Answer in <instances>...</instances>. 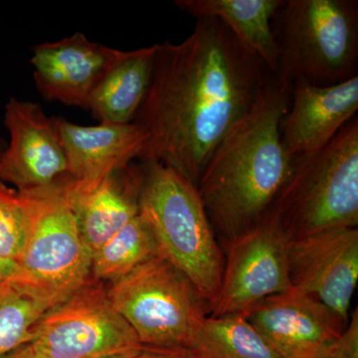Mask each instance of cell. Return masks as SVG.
I'll list each match as a JSON object with an SVG mask.
<instances>
[{"label": "cell", "mask_w": 358, "mask_h": 358, "mask_svg": "<svg viewBox=\"0 0 358 358\" xmlns=\"http://www.w3.org/2000/svg\"><path fill=\"white\" fill-rule=\"evenodd\" d=\"M271 74L216 18L196 20L180 43L157 44L150 88L134 121L147 134L141 162L171 167L196 187L219 143L248 114Z\"/></svg>", "instance_id": "obj_1"}, {"label": "cell", "mask_w": 358, "mask_h": 358, "mask_svg": "<svg viewBox=\"0 0 358 358\" xmlns=\"http://www.w3.org/2000/svg\"><path fill=\"white\" fill-rule=\"evenodd\" d=\"M294 83L271 74L248 114L219 143L197 185L216 236L227 245L255 227L291 173L281 124Z\"/></svg>", "instance_id": "obj_2"}, {"label": "cell", "mask_w": 358, "mask_h": 358, "mask_svg": "<svg viewBox=\"0 0 358 358\" xmlns=\"http://www.w3.org/2000/svg\"><path fill=\"white\" fill-rule=\"evenodd\" d=\"M266 217L288 241L358 225V117L324 148L293 159Z\"/></svg>", "instance_id": "obj_3"}, {"label": "cell", "mask_w": 358, "mask_h": 358, "mask_svg": "<svg viewBox=\"0 0 358 358\" xmlns=\"http://www.w3.org/2000/svg\"><path fill=\"white\" fill-rule=\"evenodd\" d=\"M140 214L160 252L212 306L217 299L224 254L197 188L171 167L141 162Z\"/></svg>", "instance_id": "obj_4"}, {"label": "cell", "mask_w": 358, "mask_h": 358, "mask_svg": "<svg viewBox=\"0 0 358 358\" xmlns=\"http://www.w3.org/2000/svg\"><path fill=\"white\" fill-rule=\"evenodd\" d=\"M66 180L20 192L27 209V232L13 274L6 279L46 312L91 279L93 256L66 197Z\"/></svg>", "instance_id": "obj_5"}, {"label": "cell", "mask_w": 358, "mask_h": 358, "mask_svg": "<svg viewBox=\"0 0 358 358\" xmlns=\"http://www.w3.org/2000/svg\"><path fill=\"white\" fill-rule=\"evenodd\" d=\"M272 26L275 74L320 86L358 76L357 0H282Z\"/></svg>", "instance_id": "obj_6"}, {"label": "cell", "mask_w": 358, "mask_h": 358, "mask_svg": "<svg viewBox=\"0 0 358 358\" xmlns=\"http://www.w3.org/2000/svg\"><path fill=\"white\" fill-rule=\"evenodd\" d=\"M108 294L148 350L185 348L193 329L210 313L192 282L162 252L113 282Z\"/></svg>", "instance_id": "obj_7"}, {"label": "cell", "mask_w": 358, "mask_h": 358, "mask_svg": "<svg viewBox=\"0 0 358 358\" xmlns=\"http://www.w3.org/2000/svg\"><path fill=\"white\" fill-rule=\"evenodd\" d=\"M29 345L39 358H119L145 350L103 282L92 278L44 313Z\"/></svg>", "instance_id": "obj_8"}, {"label": "cell", "mask_w": 358, "mask_h": 358, "mask_svg": "<svg viewBox=\"0 0 358 358\" xmlns=\"http://www.w3.org/2000/svg\"><path fill=\"white\" fill-rule=\"evenodd\" d=\"M225 246L220 289L209 315L243 313L292 288L288 239L266 216Z\"/></svg>", "instance_id": "obj_9"}, {"label": "cell", "mask_w": 358, "mask_h": 358, "mask_svg": "<svg viewBox=\"0 0 358 358\" xmlns=\"http://www.w3.org/2000/svg\"><path fill=\"white\" fill-rule=\"evenodd\" d=\"M241 315L280 358H329L348 322L312 294L294 288Z\"/></svg>", "instance_id": "obj_10"}, {"label": "cell", "mask_w": 358, "mask_h": 358, "mask_svg": "<svg viewBox=\"0 0 358 358\" xmlns=\"http://www.w3.org/2000/svg\"><path fill=\"white\" fill-rule=\"evenodd\" d=\"M4 126L10 141L0 154V180L18 192H31L69 179L56 117H49L38 103L11 98L6 105Z\"/></svg>", "instance_id": "obj_11"}, {"label": "cell", "mask_w": 358, "mask_h": 358, "mask_svg": "<svg viewBox=\"0 0 358 358\" xmlns=\"http://www.w3.org/2000/svg\"><path fill=\"white\" fill-rule=\"evenodd\" d=\"M292 288L348 320L358 282V229L338 228L289 242Z\"/></svg>", "instance_id": "obj_12"}, {"label": "cell", "mask_w": 358, "mask_h": 358, "mask_svg": "<svg viewBox=\"0 0 358 358\" xmlns=\"http://www.w3.org/2000/svg\"><path fill=\"white\" fill-rule=\"evenodd\" d=\"M120 54L81 32L37 45L31 58L37 89L47 101L87 110L94 90Z\"/></svg>", "instance_id": "obj_13"}, {"label": "cell", "mask_w": 358, "mask_h": 358, "mask_svg": "<svg viewBox=\"0 0 358 358\" xmlns=\"http://www.w3.org/2000/svg\"><path fill=\"white\" fill-rule=\"evenodd\" d=\"M358 76L329 86L294 82L281 124L282 147L292 159L317 152L357 117Z\"/></svg>", "instance_id": "obj_14"}, {"label": "cell", "mask_w": 358, "mask_h": 358, "mask_svg": "<svg viewBox=\"0 0 358 358\" xmlns=\"http://www.w3.org/2000/svg\"><path fill=\"white\" fill-rule=\"evenodd\" d=\"M64 145L69 180L79 186H94L140 159L147 134L138 124L100 122L85 127L56 117Z\"/></svg>", "instance_id": "obj_15"}, {"label": "cell", "mask_w": 358, "mask_h": 358, "mask_svg": "<svg viewBox=\"0 0 358 358\" xmlns=\"http://www.w3.org/2000/svg\"><path fill=\"white\" fill-rule=\"evenodd\" d=\"M140 166L129 164L94 186L65 181L66 197L92 256L140 214Z\"/></svg>", "instance_id": "obj_16"}, {"label": "cell", "mask_w": 358, "mask_h": 358, "mask_svg": "<svg viewBox=\"0 0 358 358\" xmlns=\"http://www.w3.org/2000/svg\"><path fill=\"white\" fill-rule=\"evenodd\" d=\"M157 44L121 51L90 98L88 110L100 122H134L145 100L154 70Z\"/></svg>", "instance_id": "obj_17"}, {"label": "cell", "mask_w": 358, "mask_h": 358, "mask_svg": "<svg viewBox=\"0 0 358 358\" xmlns=\"http://www.w3.org/2000/svg\"><path fill=\"white\" fill-rule=\"evenodd\" d=\"M176 6L192 17L222 21L254 52L268 71L277 73L279 52L272 21L282 0H178Z\"/></svg>", "instance_id": "obj_18"}, {"label": "cell", "mask_w": 358, "mask_h": 358, "mask_svg": "<svg viewBox=\"0 0 358 358\" xmlns=\"http://www.w3.org/2000/svg\"><path fill=\"white\" fill-rule=\"evenodd\" d=\"M185 350L193 358H280L241 313L206 315Z\"/></svg>", "instance_id": "obj_19"}, {"label": "cell", "mask_w": 358, "mask_h": 358, "mask_svg": "<svg viewBox=\"0 0 358 358\" xmlns=\"http://www.w3.org/2000/svg\"><path fill=\"white\" fill-rule=\"evenodd\" d=\"M160 253L154 232L138 214L92 258V279L115 282Z\"/></svg>", "instance_id": "obj_20"}, {"label": "cell", "mask_w": 358, "mask_h": 358, "mask_svg": "<svg viewBox=\"0 0 358 358\" xmlns=\"http://www.w3.org/2000/svg\"><path fill=\"white\" fill-rule=\"evenodd\" d=\"M46 310L0 280V358L27 345Z\"/></svg>", "instance_id": "obj_21"}, {"label": "cell", "mask_w": 358, "mask_h": 358, "mask_svg": "<svg viewBox=\"0 0 358 358\" xmlns=\"http://www.w3.org/2000/svg\"><path fill=\"white\" fill-rule=\"evenodd\" d=\"M27 209L22 193L0 180V256L14 264L20 258L27 232Z\"/></svg>", "instance_id": "obj_22"}, {"label": "cell", "mask_w": 358, "mask_h": 358, "mask_svg": "<svg viewBox=\"0 0 358 358\" xmlns=\"http://www.w3.org/2000/svg\"><path fill=\"white\" fill-rule=\"evenodd\" d=\"M329 358H358V308L348 320Z\"/></svg>", "instance_id": "obj_23"}, {"label": "cell", "mask_w": 358, "mask_h": 358, "mask_svg": "<svg viewBox=\"0 0 358 358\" xmlns=\"http://www.w3.org/2000/svg\"><path fill=\"white\" fill-rule=\"evenodd\" d=\"M2 358H39L35 355V352H33L31 346L29 345V343L27 345L20 346L17 350H13L8 355H6V357Z\"/></svg>", "instance_id": "obj_24"}, {"label": "cell", "mask_w": 358, "mask_h": 358, "mask_svg": "<svg viewBox=\"0 0 358 358\" xmlns=\"http://www.w3.org/2000/svg\"><path fill=\"white\" fill-rule=\"evenodd\" d=\"M157 352H159L160 358H193L192 355L185 348L173 350H157Z\"/></svg>", "instance_id": "obj_25"}, {"label": "cell", "mask_w": 358, "mask_h": 358, "mask_svg": "<svg viewBox=\"0 0 358 358\" xmlns=\"http://www.w3.org/2000/svg\"><path fill=\"white\" fill-rule=\"evenodd\" d=\"M14 268H15V264L0 256V280L8 279L13 274Z\"/></svg>", "instance_id": "obj_26"}, {"label": "cell", "mask_w": 358, "mask_h": 358, "mask_svg": "<svg viewBox=\"0 0 358 358\" xmlns=\"http://www.w3.org/2000/svg\"><path fill=\"white\" fill-rule=\"evenodd\" d=\"M119 358H160V355L157 350L145 348L143 352L136 353V355H128V357Z\"/></svg>", "instance_id": "obj_27"}, {"label": "cell", "mask_w": 358, "mask_h": 358, "mask_svg": "<svg viewBox=\"0 0 358 358\" xmlns=\"http://www.w3.org/2000/svg\"><path fill=\"white\" fill-rule=\"evenodd\" d=\"M4 143H3V141H2L1 140H0V154H1L2 152V150H4Z\"/></svg>", "instance_id": "obj_28"}]
</instances>
